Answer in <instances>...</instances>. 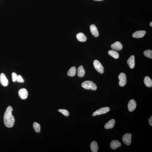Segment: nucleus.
<instances>
[{
  "label": "nucleus",
  "instance_id": "f257e3e1",
  "mask_svg": "<svg viewBox=\"0 0 152 152\" xmlns=\"http://www.w3.org/2000/svg\"><path fill=\"white\" fill-rule=\"evenodd\" d=\"M13 111L12 107L11 106H8L3 116L4 124L8 128L13 127L15 123L14 118L12 114Z\"/></svg>",
  "mask_w": 152,
  "mask_h": 152
},
{
  "label": "nucleus",
  "instance_id": "f03ea898",
  "mask_svg": "<svg viewBox=\"0 0 152 152\" xmlns=\"http://www.w3.org/2000/svg\"><path fill=\"white\" fill-rule=\"evenodd\" d=\"M82 87L86 89L95 90L97 89L96 84L91 81H87L84 82L82 83Z\"/></svg>",
  "mask_w": 152,
  "mask_h": 152
},
{
  "label": "nucleus",
  "instance_id": "7ed1b4c3",
  "mask_svg": "<svg viewBox=\"0 0 152 152\" xmlns=\"http://www.w3.org/2000/svg\"><path fill=\"white\" fill-rule=\"evenodd\" d=\"M93 65L95 68L97 72L101 74H103L104 72V67L99 61L95 60L93 62Z\"/></svg>",
  "mask_w": 152,
  "mask_h": 152
},
{
  "label": "nucleus",
  "instance_id": "20e7f679",
  "mask_svg": "<svg viewBox=\"0 0 152 152\" xmlns=\"http://www.w3.org/2000/svg\"><path fill=\"white\" fill-rule=\"evenodd\" d=\"M110 109L109 107H104L100 108L95 111L92 115L93 116L99 115L106 114L109 111Z\"/></svg>",
  "mask_w": 152,
  "mask_h": 152
},
{
  "label": "nucleus",
  "instance_id": "39448f33",
  "mask_svg": "<svg viewBox=\"0 0 152 152\" xmlns=\"http://www.w3.org/2000/svg\"><path fill=\"white\" fill-rule=\"evenodd\" d=\"M119 80V85L121 87H124L126 84L127 79L126 76L123 73H121L118 77Z\"/></svg>",
  "mask_w": 152,
  "mask_h": 152
},
{
  "label": "nucleus",
  "instance_id": "423d86ee",
  "mask_svg": "<svg viewBox=\"0 0 152 152\" xmlns=\"http://www.w3.org/2000/svg\"><path fill=\"white\" fill-rule=\"evenodd\" d=\"M132 135L131 133H126L123 137V141L124 144L127 146H129L131 144Z\"/></svg>",
  "mask_w": 152,
  "mask_h": 152
},
{
  "label": "nucleus",
  "instance_id": "0eeeda50",
  "mask_svg": "<svg viewBox=\"0 0 152 152\" xmlns=\"http://www.w3.org/2000/svg\"><path fill=\"white\" fill-rule=\"evenodd\" d=\"M19 95L21 98L25 99L27 98L28 96V92L26 89L23 88L20 90L18 91Z\"/></svg>",
  "mask_w": 152,
  "mask_h": 152
},
{
  "label": "nucleus",
  "instance_id": "6e6552de",
  "mask_svg": "<svg viewBox=\"0 0 152 152\" xmlns=\"http://www.w3.org/2000/svg\"><path fill=\"white\" fill-rule=\"evenodd\" d=\"M0 83L4 87H7L8 84V81L6 76L3 73L0 75Z\"/></svg>",
  "mask_w": 152,
  "mask_h": 152
},
{
  "label": "nucleus",
  "instance_id": "1a4fd4ad",
  "mask_svg": "<svg viewBox=\"0 0 152 152\" xmlns=\"http://www.w3.org/2000/svg\"><path fill=\"white\" fill-rule=\"evenodd\" d=\"M128 109L130 112L134 111L136 107V103L134 99L131 100L128 104Z\"/></svg>",
  "mask_w": 152,
  "mask_h": 152
},
{
  "label": "nucleus",
  "instance_id": "9d476101",
  "mask_svg": "<svg viewBox=\"0 0 152 152\" xmlns=\"http://www.w3.org/2000/svg\"><path fill=\"white\" fill-rule=\"evenodd\" d=\"M146 33V31L145 30H139L134 32L132 35L133 38H140L144 36Z\"/></svg>",
  "mask_w": 152,
  "mask_h": 152
},
{
  "label": "nucleus",
  "instance_id": "9b49d317",
  "mask_svg": "<svg viewBox=\"0 0 152 152\" xmlns=\"http://www.w3.org/2000/svg\"><path fill=\"white\" fill-rule=\"evenodd\" d=\"M121 146V143L118 140H113L110 143L111 147L113 150H116L118 147H120Z\"/></svg>",
  "mask_w": 152,
  "mask_h": 152
},
{
  "label": "nucleus",
  "instance_id": "f8f14e48",
  "mask_svg": "<svg viewBox=\"0 0 152 152\" xmlns=\"http://www.w3.org/2000/svg\"><path fill=\"white\" fill-rule=\"evenodd\" d=\"M111 48L114 50H120L122 49L123 45L120 42L117 41L111 45Z\"/></svg>",
  "mask_w": 152,
  "mask_h": 152
},
{
  "label": "nucleus",
  "instance_id": "ddd939ff",
  "mask_svg": "<svg viewBox=\"0 0 152 152\" xmlns=\"http://www.w3.org/2000/svg\"><path fill=\"white\" fill-rule=\"evenodd\" d=\"M90 29L91 33L95 37L98 36L99 32L97 27L94 24L91 25L90 26Z\"/></svg>",
  "mask_w": 152,
  "mask_h": 152
},
{
  "label": "nucleus",
  "instance_id": "4468645a",
  "mask_svg": "<svg viewBox=\"0 0 152 152\" xmlns=\"http://www.w3.org/2000/svg\"><path fill=\"white\" fill-rule=\"evenodd\" d=\"M115 121L114 119H112L106 123L104 125V128L106 129H111L114 127Z\"/></svg>",
  "mask_w": 152,
  "mask_h": 152
},
{
  "label": "nucleus",
  "instance_id": "2eb2a0df",
  "mask_svg": "<svg viewBox=\"0 0 152 152\" xmlns=\"http://www.w3.org/2000/svg\"><path fill=\"white\" fill-rule=\"evenodd\" d=\"M127 63L130 68L133 69L135 66V57L134 55H132L127 60Z\"/></svg>",
  "mask_w": 152,
  "mask_h": 152
},
{
  "label": "nucleus",
  "instance_id": "dca6fc26",
  "mask_svg": "<svg viewBox=\"0 0 152 152\" xmlns=\"http://www.w3.org/2000/svg\"><path fill=\"white\" fill-rule=\"evenodd\" d=\"M90 147L92 152H97L99 148L97 142L95 141L92 142L90 144Z\"/></svg>",
  "mask_w": 152,
  "mask_h": 152
},
{
  "label": "nucleus",
  "instance_id": "f3484780",
  "mask_svg": "<svg viewBox=\"0 0 152 152\" xmlns=\"http://www.w3.org/2000/svg\"><path fill=\"white\" fill-rule=\"evenodd\" d=\"M85 74V71L82 66H79L77 69V75L79 77H83Z\"/></svg>",
  "mask_w": 152,
  "mask_h": 152
},
{
  "label": "nucleus",
  "instance_id": "a211bd4d",
  "mask_svg": "<svg viewBox=\"0 0 152 152\" xmlns=\"http://www.w3.org/2000/svg\"><path fill=\"white\" fill-rule=\"evenodd\" d=\"M76 36L77 40L81 42H85L87 40V37L83 33H82L77 34Z\"/></svg>",
  "mask_w": 152,
  "mask_h": 152
},
{
  "label": "nucleus",
  "instance_id": "6ab92c4d",
  "mask_svg": "<svg viewBox=\"0 0 152 152\" xmlns=\"http://www.w3.org/2000/svg\"><path fill=\"white\" fill-rule=\"evenodd\" d=\"M144 83L146 87H151L152 86V81L150 78L147 76H146L144 79Z\"/></svg>",
  "mask_w": 152,
  "mask_h": 152
},
{
  "label": "nucleus",
  "instance_id": "aec40b11",
  "mask_svg": "<svg viewBox=\"0 0 152 152\" xmlns=\"http://www.w3.org/2000/svg\"><path fill=\"white\" fill-rule=\"evenodd\" d=\"M76 68L75 67H72L69 69L67 72V75L71 77H73L76 75Z\"/></svg>",
  "mask_w": 152,
  "mask_h": 152
},
{
  "label": "nucleus",
  "instance_id": "412c9836",
  "mask_svg": "<svg viewBox=\"0 0 152 152\" xmlns=\"http://www.w3.org/2000/svg\"><path fill=\"white\" fill-rule=\"evenodd\" d=\"M108 54L111 56L116 59L119 58V55L118 52L114 50H111L108 52Z\"/></svg>",
  "mask_w": 152,
  "mask_h": 152
},
{
  "label": "nucleus",
  "instance_id": "4be33fe9",
  "mask_svg": "<svg viewBox=\"0 0 152 152\" xmlns=\"http://www.w3.org/2000/svg\"><path fill=\"white\" fill-rule=\"evenodd\" d=\"M33 127L36 132L39 133L40 132L41 126L40 125L39 123L36 122L34 123L33 124Z\"/></svg>",
  "mask_w": 152,
  "mask_h": 152
},
{
  "label": "nucleus",
  "instance_id": "5701e85b",
  "mask_svg": "<svg viewBox=\"0 0 152 152\" xmlns=\"http://www.w3.org/2000/svg\"><path fill=\"white\" fill-rule=\"evenodd\" d=\"M145 56L150 59L152 58V51L151 50H148L145 51L143 52Z\"/></svg>",
  "mask_w": 152,
  "mask_h": 152
},
{
  "label": "nucleus",
  "instance_id": "b1692460",
  "mask_svg": "<svg viewBox=\"0 0 152 152\" xmlns=\"http://www.w3.org/2000/svg\"><path fill=\"white\" fill-rule=\"evenodd\" d=\"M59 112L63 114L64 116H68L69 115V111L65 109H59L58 110Z\"/></svg>",
  "mask_w": 152,
  "mask_h": 152
},
{
  "label": "nucleus",
  "instance_id": "393cba45",
  "mask_svg": "<svg viewBox=\"0 0 152 152\" xmlns=\"http://www.w3.org/2000/svg\"><path fill=\"white\" fill-rule=\"evenodd\" d=\"M16 81L18 82L21 83H23L24 82V80L23 77L21 75H20L18 76Z\"/></svg>",
  "mask_w": 152,
  "mask_h": 152
},
{
  "label": "nucleus",
  "instance_id": "a878e982",
  "mask_svg": "<svg viewBox=\"0 0 152 152\" xmlns=\"http://www.w3.org/2000/svg\"><path fill=\"white\" fill-rule=\"evenodd\" d=\"M18 75L15 73V72H13L12 74V80L13 82H16V81L17 77Z\"/></svg>",
  "mask_w": 152,
  "mask_h": 152
},
{
  "label": "nucleus",
  "instance_id": "bb28decb",
  "mask_svg": "<svg viewBox=\"0 0 152 152\" xmlns=\"http://www.w3.org/2000/svg\"><path fill=\"white\" fill-rule=\"evenodd\" d=\"M148 122L150 125L152 126V116H151L148 119Z\"/></svg>",
  "mask_w": 152,
  "mask_h": 152
},
{
  "label": "nucleus",
  "instance_id": "cd10ccee",
  "mask_svg": "<svg viewBox=\"0 0 152 152\" xmlns=\"http://www.w3.org/2000/svg\"><path fill=\"white\" fill-rule=\"evenodd\" d=\"M150 25L151 27H152V22H151L150 23Z\"/></svg>",
  "mask_w": 152,
  "mask_h": 152
},
{
  "label": "nucleus",
  "instance_id": "c85d7f7f",
  "mask_svg": "<svg viewBox=\"0 0 152 152\" xmlns=\"http://www.w3.org/2000/svg\"><path fill=\"white\" fill-rule=\"evenodd\" d=\"M93 0L95 1H102L103 0Z\"/></svg>",
  "mask_w": 152,
  "mask_h": 152
}]
</instances>
